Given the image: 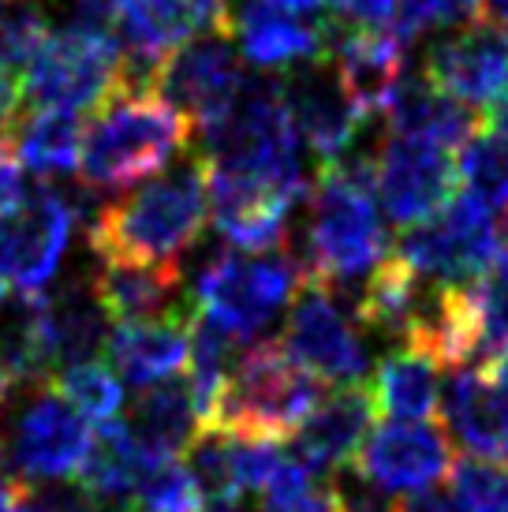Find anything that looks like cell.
<instances>
[{
  "mask_svg": "<svg viewBox=\"0 0 508 512\" xmlns=\"http://www.w3.org/2000/svg\"><path fill=\"white\" fill-rule=\"evenodd\" d=\"M206 214H210L206 165L202 157H191L184 165L146 180L120 202H109L101 221L86 236L98 258L180 266V258L202 236Z\"/></svg>",
  "mask_w": 508,
  "mask_h": 512,
  "instance_id": "cell-1",
  "label": "cell"
},
{
  "mask_svg": "<svg viewBox=\"0 0 508 512\" xmlns=\"http://www.w3.org/2000/svg\"><path fill=\"white\" fill-rule=\"evenodd\" d=\"M198 157L210 169L251 172V176L273 180L296 199H307L311 191L303 176L299 135L284 113L281 86L258 75H247L236 101L202 128Z\"/></svg>",
  "mask_w": 508,
  "mask_h": 512,
  "instance_id": "cell-2",
  "label": "cell"
},
{
  "mask_svg": "<svg viewBox=\"0 0 508 512\" xmlns=\"http://www.w3.org/2000/svg\"><path fill=\"white\" fill-rule=\"evenodd\" d=\"M191 139V120L154 94H116L83 131V184L120 191L157 172Z\"/></svg>",
  "mask_w": 508,
  "mask_h": 512,
  "instance_id": "cell-3",
  "label": "cell"
},
{
  "mask_svg": "<svg viewBox=\"0 0 508 512\" xmlns=\"http://www.w3.org/2000/svg\"><path fill=\"white\" fill-rule=\"evenodd\" d=\"M307 240L314 281L355 285L385 262L389 236L374 206V187L352 180L340 165H322L307 191Z\"/></svg>",
  "mask_w": 508,
  "mask_h": 512,
  "instance_id": "cell-4",
  "label": "cell"
},
{
  "mask_svg": "<svg viewBox=\"0 0 508 512\" xmlns=\"http://www.w3.org/2000/svg\"><path fill=\"white\" fill-rule=\"evenodd\" d=\"M322 397V382L299 367L281 341H258L228 374L206 427L281 441L296 434Z\"/></svg>",
  "mask_w": 508,
  "mask_h": 512,
  "instance_id": "cell-5",
  "label": "cell"
},
{
  "mask_svg": "<svg viewBox=\"0 0 508 512\" xmlns=\"http://www.w3.org/2000/svg\"><path fill=\"white\" fill-rule=\"evenodd\" d=\"M303 288V273L284 251L236 255L213 251L195 270V307L225 322L243 344L254 341Z\"/></svg>",
  "mask_w": 508,
  "mask_h": 512,
  "instance_id": "cell-6",
  "label": "cell"
},
{
  "mask_svg": "<svg viewBox=\"0 0 508 512\" xmlns=\"http://www.w3.org/2000/svg\"><path fill=\"white\" fill-rule=\"evenodd\" d=\"M120 53L116 38H86L60 30L34 53L19 86L23 101L34 109H60V113H98L101 105L120 94Z\"/></svg>",
  "mask_w": 508,
  "mask_h": 512,
  "instance_id": "cell-7",
  "label": "cell"
},
{
  "mask_svg": "<svg viewBox=\"0 0 508 512\" xmlns=\"http://www.w3.org/2000/svg\"><path fill=\"white\" fill-rule=\"evenodd\" d=\"M0 445L15 479L23 486H38L79 475L83 460L90 456L94 434L83 415L49 382L27 389V400L0 427Z\"/></svg>",
  "mask_w": 508,
  "mask_h": 512,
  "instance_id": "cell-8",
  "label": "cell"
},
{
  "mask_svg": "<svg viewBox=\"0 0 508 512\" xmlns=\"http://www.w3.org/2000/svg\"><path fill=\"white\" fill-rule=\"evenodd\" d=\"M497 255H501V243H497L494 210H486L464 191L438 217L404 228V236L396 243V258L423 281H438V285L475 281L479 273L494 266Z\"/></svg>",
  "mask_w": 508,
  "mask_h": 512,
  "instance_id": "cell-9",
  "label": "cell"
},
{
  "mask_svg": "<svg viewBox=\"0 0 508 512\" xmlns=\"http://www.w3.org/2000/svg\"><path fill=\"white\" fill-rule=\"evenodd\" d=\"M281 344L318 382L359 385L370 370L367 341L359 337V329H352V318L325 281H307L299 288Z\"/></svg>",
  "mask_w": 508,
  "mask_h": 512,
  "instance_id": "cell-10",
  "label": "cell"
},
{
  "mask_svg": "<svg viewBox=\"0 0 508 512\" xmlns=\"http://www.w3.org/2000/svg\"><path fill=\"white\" fill-rule=\"evenodd\" d=\"M456 161L452 150L430 143V139H411L393 135L385 139L374 172V195L381 199L385 214L393 225H423L438 217L460 191Z\"/></svg>",
  "mask_w": 508,
  "mask_h": 512,
  "instance_id": "cell-11",
  "label": "cell"
},
{
  "mask_svg": "<svg viewBox=\"0 0 508 512\" xmlns=\"http://www.w3.org/2000/svg\"><path fill=\"white\" fill-rule=\"evenodd\" d=\"M243 68L225 34H202L165 57L154 83V98L184 113L191 124H210L243 90Z\"/></svg>",
  "mask_w": 508,
  "mask_h": 512,
  "instance_id": "cell-12",
  "label": "cell"
},
{
  "mask_svg": "<svg viewBox=\"0 0 508 512\" xmlns=\"http://www.w3.org/2000/svg\"><path fill=\"white\" fill-rule=\"evenodd\" d=\"M277 86H281L284 113L296 128L299 143L311 146L325 165H333L348 154L363 120H370L355 109V101L348 98V90L340 83L337 68H329L325 60L288 68L277 79Z\"/></svg>",
  "mask_w": 508,
  "mask_h": 512,
  "instance_id": "cell-13",
  "label": "cell"
},
{
  "mask_svg": "<svg viewBox=\"0 0 508 512\" xmlns=\"http://www.w3.org/2000/svg\"><path fill=\"white\" fill-rule=\"evenodd\" d=\"M206 191H210L213 225L232 247L251 255L281 251L292 206L299 202L296 195L251 172L210 169V165H206Z\"/></svg>",
  "mask_w": 508,
  "mask_h": 512,
  "instance_id": "cell-14",
  "label": "cell"
},
{
  "mask_svg": "<svg viewBox=\"0 0 508 512\" xmlns=\"http://www.w3.org/2000/svg\"><path fill=\"white\" fill-rule=\"evenodd\" d=\"M355 468L393 494H419L452 471L449 430L434 423H400L389 419L370 430L363 449L355 456Z\"/></svg>",
  "mask_w": 508,
  "mask_h": 512,
  "instance_id": "cell-15",
  "label": "cell"
},
{
  "mask_svg": "<svg viewBox=\"0 0 508 512\" xmlns=\"http://www.w3.org/2000/svg\"><path fill=\"white\" fill-rule=\"evenodd\" d=\"M426 79L471 109L494 105L508 86V34L486 19L426 49Z\"/></svg>",
  "mask_w": 508,
  "mask_h": 512,
  "instance_id": "cell-16",
  "label": "cell"
},
{
  "mask_svg": "<svg viewBox=\"0 0 508 512\" xmlns=\"http://www.w3.org/2000/svg\"><path fill=\"white\" fill-rule=\"evenodd\" d=\"M325 49L333 53L340 83L363 116L389 113L396 86L404 79V42L385 27H348L340 19L322 23Z\"/></svg>",
  "mask_w": 508,
  "mask_h": 512,
  "instance_id": "cell-17",
  "label": "cell"
},
{
  "mask_svg": "<svg viewBox=\"0 0 508 512\" xmlns=\"http://www.w3.org/2000/svg\"><path fill=\"white\" fill-rule=\"evenodd\" d=\"M71 228H75V214H71L64 191L57 184L34 187L27 202L19 206V214L8 217L15 292L42 296L68 255Z\"/></svg>",
  "mask_w": 508,
  "mask_h": 512,
  "instance_id": "cell-18",
  "label": "cell"
},
{
  "mask_svg": "<svg viewBox=\"0 0 508 512\" xmlns=\"http://www.w3.org/2000/svg\"><path fill=\"white\" fill-rule=\"evenodd\" d=\"M374 415H378V404H374L370 385H337L299 423V430L292 434V453L288 456L299 460L311 475L344 468L359 456L363 441L370 438Z\"/></svg>",
  "mask_w": 508,
  "mask_h": 512,
  "instance_id": "cell-19",
  "label": "cell"
},
{
  "mask_svg": "<svg viewBox=\"0 0 508 512\" xmlns=\"http://www.w3.org/2000/svg\"><path fill=\"white\" fill-rule=\"evenodd\" d=\"M101 307L116 326L131 322H169L191 318L195 296L184 292V266L135 262V258H101L94 273Z\"/></svg>",
  "mask_w": 508,
  "mask_h": 512,
  "instance_id": "cell-20",
  "label": "cell"
},
{
  "mask_svg": "<svg viewBox=\"0 0 508 512\" xmlns=\"http://www.w3.org/2000/svg\"><path fill=\"white\" fill-rule=\"evenodd\" d=\"M120 45L150 57H169L195 34H232L236 12L228 0H116Z\"/></svg>",
  "mask_w": 508,
  "mask_h": 512,
  "instance_id": "cell-21",
  "label": "cell"
},
{
  "mask_svg": "<svg viewBox=\"0 0 508 512\" xmlns=\"http://www.w3.org/2000/svg\"><path fill=\"white\" fill-rule=\"evenodd\" d=\"M38 318H42L45 356L57 370L79 367L105 352L109 341V311L101 307L94 277H68L53 292L38 296Z\"/></svg>",
  "mask_w": 508,
  "mask_h": 512,
  "instance_id": "cell-22",
  "label": "cell"
},
{
  "mask_svg": "<svg viewBox=\"0 0 508 512\" xmlns=\"http://www.w3.org/2000/svg\"><path fill=\"white\" fill-rule=\"evenodd\" d=\"M441 419L449 438L471 456H497L508 449V393L486 367H456L441 389Z\"/></svg>",
  "mask_w": 508,
  "mask_h": 512,
  "instance_id": "cell-23",
  "label": "cell"
},
{
  "mask_svg": "<svg viewBox=\"0 0 508 512\" xmlns=\"http://www.w3.org/2000/svg\"><path fill=\"white\" fill-rule=\"evenodd\" d=\"M120 419L150 464L176 460L180 453H187L202 430L195 389L187 378H165V382L139 389V397L127 404Z\"/></svg>",
  "mask_w": 508,
  "mask_h": 512,
  "instance_id": "cell-24",
  "label": "cell"
},
{
  "mask_svg": "<svg viewBox=\"0 0 508 512\" xmlns=\"http://www.w3.org/2000/svg\"><path fill=\"white\" fill-rule=\"evenodd\" d=\"M240 53L258 68H299L311 60H325L322 23H299L296 12L281 8L277 0H240L236 27Z\"/></svg>",
  "mask_w": 508,
  "mask_h": 512,
  "instance_id": "cell-25",
  "label": "cell"
},
{
  "mask_svg": "<svg viewBox=\"0 0 508 512\" xmlns=\"http://www.w3.org/2000/svg\"><path fill=\"white\" fill-rule=\"evenodd\" d=\"M389 128L393 135H411V139H430L445 150H460L467 139H475L486 120L471 105L456 101L452 94L438 90L426 75L419 79H400L393 101H389Z\"/></svg>",
  "mask_w": 508,
  "mask_h": 512,
  "instance_id": "cell-26",
  "label": "cell"
},
{
  "mask_svg": "<svg viewBox=\"0 0 508 512\" xmlns=\"http://www.w3.org/2000/svg\"><path fill=\"white\" fill-rule=\"evenodd\" d=\"M187 318L169 322H131L116 326L105 341V359L120 382L127 385H157L176 378V370L187 367Z\"/></svg>",
  "mask_w": 508,
  "mask_h": 512,
  "instance_id": "cell-27",
  "label": "cell"
},
{
  "mask_svg": "<svg viewBox=\"0 0 508 512\" xmlns=\"http://www.w3.org/2000/svg\"><path fill=\"white\" fill-rule=\"evenodd\" d=\"M370 393L381 415L400 423H426L441 408V363L426 356L423 348L404 344L378 363Z\"/></svg>",
  "mask_w": 508,
  "mask_h": 512,
  "instance_id": "cell-28",
  "label": "cell"
},
{
  "mask_svg": "<svg viewBox=\"0 0 508 512\" xmlns=\"http://www.w3.org/2000/svg\"><path fill=\"white\" fill-rule=\"evenodd\" d=\"M83 124L75 120V113H60V109H30L23 113L12 131V154L19 157V165H27L42 184H49L53 176L64 180L68 172L79 169L83 157Z\"/></svg>",
  "mask_w": 508,
  "mask_h": 512,
  "instance_id": "cell-29",
  "label": "cell"
},
{
  "mask_svg": "<svg viewBox=\"0 0 508 512\" xmlns=\"http://www.w3.org/2000/svg\"><path fill=\"white\" fill-rule=\"evenodd\" d=\"M146 464H150V460H146V456L139 453V445L131 441L124 419H116V423L98 427L94 445H90V456H86L83 468H79V483H83L105 509H113V512L127 509Z\"/></svg>",
  "mask_w": 508,
  "mask_h": 512,
  "instance_id": "cell-30",
  "label": "cell"
},
{
  "mask_svg": "<svg viewBox=\"0 0 508 512\" xmlns=\"http://www.w3.org/2000/svg\"><path fill=\"white\" fill-rule=\"evenodd\" d=\"M187 344H191V352H187V367H191L187 382L195 389L198 415H202V427H206V419H210L213 404H217L221 389H225L228 374L240 363L243 341L225 322H217L210 311L195 307L191 318H187Z\"/></svg>",
  "mask_w": 508,
  "mask_h": 512,
  "instance_id": "cell-31",
  "label": "cell"
},
{
  "mask_svg": "<svg viewBox=\"0 0 508 512\" xmlns=\"http://www.w3.org/2000/svg\"><path fill=\"white\" fill-rule=\"evenodd\" d=\"M456 176L464 195L501 214L508 206V135L482 128L475 139H467L456 157Z\"/></svg>",
  "mask_w": 508,
  "mask_h": 512,
  "instance_id": "cell-32",
  "label": "cell"
},
{
  "mask_svg": "<svg viewBox=\"0 0 508 512\" xmlns=\"http://www.w3.org/2000/svg\"><path fill=\"white\" fill-rule=\"evenodd\" d=\"M53 385L60 389V397L68 400L75 412L90 419V423H116L124 412V382L113 374L109 363H79V367H64L53 374Z\"/></svg>",
  "mask_w": 508,
  "mask_h": 512,
  "instance_id": "cell-33",
  "label": "cell"
},
{
  "mask_svg": "<svg viewBox=\"0 0 508 512\" xmlns=\"http://www.w3.org/2000/svg\"><path fill=\"white\" fill-rule=\"evenodd\" d=\"M127 509L135 512H202L206 509V498L198 490L195 475L187 464L180 460H157V464H146V471L135 483V494H131V505Z\"/></svg>",
  "mask_w": 508,
  "mask_h": 512,
  "instance_id": "cell-34",
  "label": "cell"
},
{
  "mask_svg": "<svg viewBox=\"0 0 508 512\" xmlns=\"http://www.w3.org/2000/svg\"><path fill=\"white\" fill-rule=\"evenodd\" d=\"M467 296L479 322L482 359L486 367H494V359L508 348V255H497L490 270L467 281Z\"/></svg>",
  "mask_w": 508,
  "mask_h": 512,
  "instance_id": "cell-35",
  "label": "cell"
},
{
  "mask_svg": "<svg viewBox=\"0 0 508 512\" xmlns=\"http://www.w3.org/2000/svg\"><path fill=\"white\" fill-rule=\"evenodd\" d=\"M452 498L464 512H508V464L471 453L452 460Z\"/></svg>",
  "mask_w": 508,
  "mask_h": 512,
  "instance_id": "cell-36",
  "label": "cell"
},
{
  "mask_svg": "<svg viewBox=\"0 0 508 512\" xmlns=\"http://www.w3.org/2000/svg\"><path fill=\"white\" fill-rule=\"evenodd\" d=\"M187 468L195 475L198 490L206 501L240 498L236 483V460H232V434L217 427H202L187 449Z\"/></svg>",
  "mask_w": 508,
  "mask_h": 512,
  "instance_id": "cell-37",
  "label": "cell"
},
{
  "mask_svg": "<svg viewBox=\"0 0 508 512\" xmlns=\"http://www.w3.org/2000/svg\"><path fill=\"white\" fill-rule=\"evenodd\" d=\"M45 19L30 0H8L0 4V64L4 68H27L34 53L45 45Z\"/></svg>",
  "mask_w": 508,
  "mask_h": 512,
  "instance_id": "cell-38",
  "label": "cell"
},
{
  "mask_svg": "<svg viewBox=\"0 0 508 512\" xmlns=\"http://www.w3.org/2000/svg\"><path fill=\"white\" fill-rule=\"evenodd\" d=\"M482 19V0H396L393 34L400 42H415L430 30H445L467 19Z\"/></svg>",
  "mask_w": 508,
  "mask_h": 512,
  "instance_id": "cell-39",
  "label": "cell"
},
{
  "mask_svg": "<svg viewBox=\"0 0 508 512\" xmlns=\"http://www.w3.org/2000/svg\"><path fill=\"white\" fill-rule=\"evenodd\" d=\"M329 490H333L337 512H400V501H396L393 490L374 483L367 471L355 468V460L333 471Z\"/></svg>",
  "mask_w": 508,
  "mask_h": 512,
  "instance_id": "cell-40",
  "label": "cell"
},
{
  "mask_svg": "<svg viewBox=\"0 0 508 512\" xmlns=\"http://www.w3.org/2000/svg\"><path fill=\"white\" fill-rule=\"evenodd\" d=\"M19 505L23 512H105V505L83 483H71V479L19 486Z\"/></svg>",
  "mask_w": 508,
  "mask_h": 512,
  "instance_id": "cell-41",
  "label": "cell"
},
{
  "mask_svg": "<svg viewBox=\"0 0 508 512\" xmlns=\"http://www.w3.org/2000/svg\"><path fill=\"white\" fill-rule=\"evenodd\" d=\"M329 8L352 27H385L393 23L396 0H329Z\"/></svg>",
  "mask_w": 508,
  "mask_h": 512,
  "instance_id": "cell-42",
  "label": "cell"
},
{
  "mask_svg": "<svg viewBox=\"0 0 508 512\" xmlns=\"http://www.w3.org/2000/svg\"><path fill=\"white\" fill-rule=\"evenodd\" d=\"M27 109L23 101V86L12 75V68L0 64V143H12V131L19 124V116Z\"/></svg>",
  "mask_w": 508,
  "mask_h": 512,
  "instance_id": "cell-43",
  "label": "cell"
},
{
  "mask_svg": "<svg viewBox=\"0 0 508 512\" xmlns=\"http://www.w3.org/2000/svg\"><path fill=\"white\" fill-rule=\"evenodd\" d=\"M400 512H464V509L456 505L452 494L430 486V490H419V494H411L408 501H400Z\"/></svg>",
  "mask_w": 508,
  "mask_h": 512,
  "instance_id": "cell-44",
  "label": "cell"
},
{
  "mask_svg": "<svg viewBox=\"0 0 508 512\" xmlns=\"http://www.w3.org/2000/svg\"><path fill=\"white\" fill-rule=\"evenodd\" d=\"M262 512H337V501H333V490H329V486H311V490L299 494L296 501L277 505V509H262Z\"/></svg>",
  "mask_w": 508,
  "mask_h": 512,
  "instance_id": "cell-45",
  "label": "cell"
},
{
  "mask_svg": "<svg viewBox=\"0 0 508 512\" xmlns=\"http://www.w3.org/2000/svg\"><path fill=\"white\" fill-rule=\"evenodd\" d=\"M12 281V236H8V221H0V296Z\"/></svg>",
  "mask_w": 508,
  "mask_h": 512,
  "instance_id": "cell-46",
  "label": "cell"
},
{
  "mask_svg": "<svg viewBox=\"0 0 508 512\" xmlns=\"http://www.w3.org/2000/svg\"><path fill=\"white\" fill-rule=\"evenodd\" d=\"M482 19L508 34V0H482Z\"/></svg>",
  "mask_w": 508,
  "mask_h": 512,
  "instance_id": "cell-47",
  "label": "cell"
},
{
  "mask_svg": "<svg viewBox=\"0 0 508 512\" xmlns=\"http://www.w3.org/2000/svg\"><path fill=\"white\" fill-rule=\"evenodd\" d=\"M202 512H258L247 501V494H240V498H221V501H206V509Z\"/></svg>",
  "mask_w": 508,
  "mask_h": 512,
  "instance_id": "cell-48",
  "label": "cell"
},
{
  "mask_svg": "<svg viewBox=\"0 0 508 512\" xmlns=\"http://www.w3.org/2000/svg\"><path fill=\"white\" fill-rule=\"evenodd\" d=\"M486 120H490V128H494V131L508 135V86H505V94L490 105V116H486Z\"/></svg>",
  "mask_w": 508,
  "mask_h": 512,
  "instance_id": "cell-49",
  "label": "cell"
},
{
  "mask_svg": "<svg viewBox=\"0 0 508 512\" xmlns=\"http://www.w3.org/2000/svg\"><path fill=\"white\" fill-rule=\"evenodd\" d=\"M19 479H15L12 464H8V456H4V445H0V498H8V494H15L19 490Z\"/></svg>",
  "mask_w": 508,
  "mask_h": 512,
  "instance_id": "cell-50",
  "label": "cell"
},
{
  "mask_svg": "<svg viewBox=\"0 0 508 512\" xmlns=\"http://www.w3.org/2000/svg\"><path fill=\"white\" fill-rule=\"evenodd\" d=\"M490 374H494V382L508 393V348L494 359V367H490Z\"/></svg>",
  "mask_w": 508,
  "mask_h": 512,
  "instance_id": "cell-51",
  "label": "cell"
},
{
  "mask_svg": "<svg viewBox=\"0 0 508 512\" xmlns=\"http://www.w3.org/2000/svg\"><path fill=\"white\" fill-rule=\"evenodd\" d=\"M0 512H23V505H19V490L8 494V498H0Z\"/></svg>",
  "mask_w": 508,
  "mask_h": 512,
  "instance_id": "cell-52",
  "label": "cell"
},
{
  "mask_svg": "<svg viewBox=\"0 0 508 512\" xmlns=\"http://www.w3.org/2000/svg\"><path fill=\"white\" fill-rule=\"evenodd\" d=\"M12 389H15V385L0 374V412H4V404H8V397H12Z\"/></svg>",
  "mask_w": 508,
  "mask_h": 512,
  "instance_id": "cell-53",
  "label": "cell"
},
{
  "mask_svg": "<svg viewBox=\"0 0 508 512\" xmlns=\"http://www.w3.org/2000/svg\"><path fill=\"white\" fill-rule=\"evenodd\" d=\"M116 512H135V509H116Z\"/></svg>",
  "mask_w": 508,
  "mask_h": 512,
  "instance_id": "cell-54",
  "label": "cell"
},
{
  "mask_svg": "<svg viewBox=\"0 0 508 512\" xmlns=\"http://www.w3.org/2000/svg\"><path fill=\"white\" fill-rule=\"evenodd\" d=\"M0 4H8V0H0Z\"/></svg>",
  "mask_w": 508,
  "mask_h": 512,
  "instance_id": "cell-55",
  "label": "cell"
},
{
  "mask_svg": "<svg viewBox=\"0 0 508 512\" xmlns=\"http://www.w3.org/2000/svg\"><path fill=\"white\" fill-rule=\"evenodd\" d=\"M505 456H508V449H505Z\"/></svg>",
  "mask_w": 508,
  "mask_h": 512,
  "instance_id": "cell-56",
  "label": "cell"
}]
</instances>
